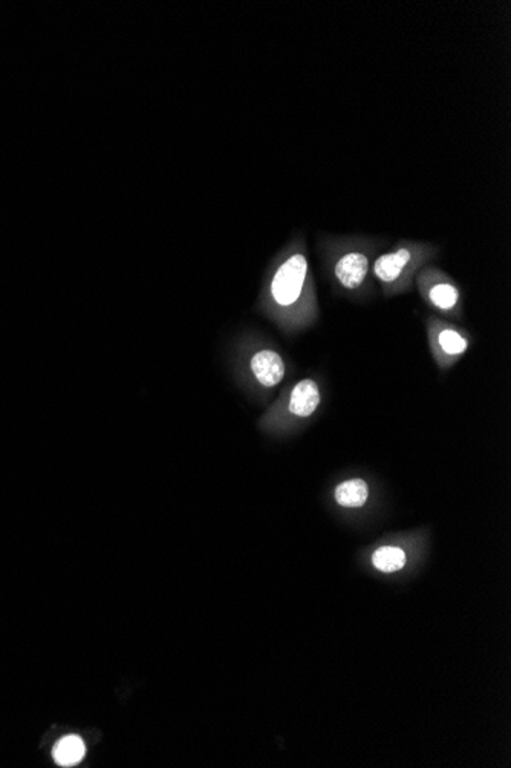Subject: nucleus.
Instances as JSON below:
<instances>
[{
  "label": "nucleus",
  "mask_w": 511,
  "mask_h": 768,
  "mask_svg": "<svg viewBox=\"0 0 511 768\" xmlns=\"http://www.w3.org/2000/svg\"><path fill=\"white\" fill-rule=\"evenodd\" d=\"M308 275L305 255L296 253L280 264L271 281V298L280 308L293 307L303 293Z\"/></svg>",
  "instance_id": "nucleus-1"
},
{
  "label": "nucleus",
  "mask_w": 511,
  "mask_h": 768,
  "mask_svg": "<svg viewBox=\"0 0 511 768\" xmlns=\"http://www.w3.org/2000/svg\"><path fill=\"white\" fill-rule=\"evenodd\" d=\"M249 367H252V372L259 384L267 388L279 385L285 376L284 359L280 357L279 353L269 350V348L257 352L252 357Z\"/></svg>",
  "instance_id": "nucleus-2"
},
{
  "label": "nucleus",
  "mask_w": 511,
  "mask_h": 768,
  "mask_svg": "<svg viewBox=\"0 0 511 768\" xmlns=\"http://www.w3.org/2000/svg\"><path fill=\"white\" fill-rule=\"evenodd\" d=\"M367 270V256L360 252H350L338 259L335 265V276L340 284L353 290V288H357L365 283Z\"/></svg>",
  "instance_id": "nucleus-3"
},
{
  "label": "nucleus",
  "mask_w": 511,
  "mask_h": 768,
  "mask_svg": "<svg viewBox=\"0 0 511 768\" xmlns=\"http://www.w3.org/2000/svg\"><path fill=\"white\" fill-rule=\"evenodd\" d=\"M320 405L318 386L311 379H303L294 385L289 396V411L298 417H308L313 414Z\"/></svg>",
  "instance_id": "nucleus-4"
},
{
  "label": "nucleus",
  "mask_w": 511,
  "mask_h": 768,
  "mask_svg": "<svg viewBox=\"0 0 511 768\" xmlns=\"http://www.w3.org/2000/svg\"><path fill=\"white\" fill-rule=\"evenodd\" d=\"M409 261H410V252L407 251V248H399V251L394 253L382 255L377 259L374 265L375 276L383 283H394L395 279H398L399 275H402V272L404 270V267L409 264Z\"/></svg>",
  "instance_id": "nucleus-5"
},
{
  "label": "nucleus",
  "mask_w": 511,
  "mask_h": 768,
  "mask_svg": "<svg viewBox=\"0 0 511 768\" xmlns=\"http://www.w3.org/2000/svg\"><path fill=\"white\" fill-rule=\"evenodd\" d=\"M85 742L82 741V737L78 736H66L63 740H60L53 752L55 762L62 767H71L78 764L85 757Z\"/></svg>",
  "instance_id": "nucleus-6"
},
{
  "label": "nucleus",
  "mask_w": 511,
  "mask_h": 768,
  "mask_svg": "<svg viewBox=\"0 0 511 768\" xmlns=\"http://www.w3.org/2000/svg\"><path fill=\"white\" fill-rule=\"evenodd\" d=\"M367 495H369V488L366 482L360 480V478L343 482L335 488V500L338 505H342L345 507L363 506L367 500Z\"/></svg>",
  "instance_id": "nucleus-7"
},
{
  "label": "nucleus",
  "mask_w": 511,
  "mask_h": 768,
  "mask_svg": "<svg viewBox=\"0 0 511 768\" xmlns=\"http://www.w3.org/2000/svg\"><path fill=\"white\" fill-rule=\"evenodd\" d=\"M372 563L378 571L395 572L406 564V554L403 549L395 546H383L372 555Z\"/></svg>",
  "instance_id": "nucleus-8"
},
{
  "label": "nucleus",
  "mask_w": 511,
  "mask_h": 768,
  "mask_svg": "<svg viewBox=\"0 0 511 768\" xmlns=\"http://www.w3.org/2000/svg\"><path fill=\"white\" fill-rule=\"evenodd\" d=\"M458 290L450 284H436L430 290V301H432L441 310H450L458 303Z\"/></svg>",
  "instance_id": "nucleus-9"
},
{
  "label": "nucleus",
  "mask_w": 511,
  "mask_h": 768,
  "mask_svg": "<svg viewBox=\"0 0 511 768\" xmlns=\"http://www.w3.org/2000/svg\"><path fill=\"white\" fill-rule=\"evenodd\" d=\"M439 345L448 354H461L467 350V341L453 330H444L439 333Z\"/></svg>",
  "instance_id": "nucleus-10"
}]
</instances>
